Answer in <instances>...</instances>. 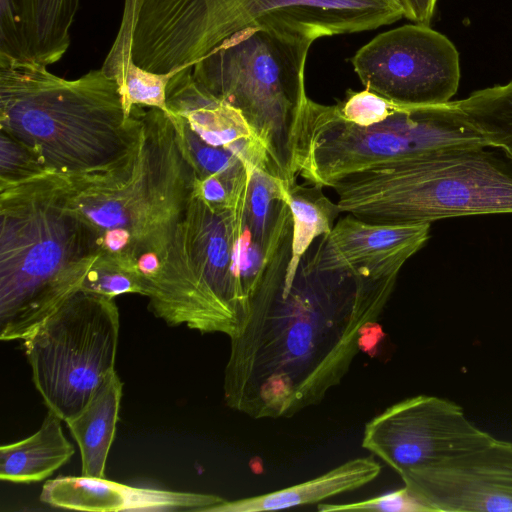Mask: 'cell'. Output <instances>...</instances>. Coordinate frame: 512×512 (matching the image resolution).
Returning a JSON list of instances; mask_svg holds the SVG:
<instances>
[{
	"label": "cell",
	"instance_id": "obj_20",
	"mask_svg": "<svg viewBox=\"0 0 512 512\" xmlns=\"http://www.w3.org/2000/svg\"><path fill=\"white\" fill-rule=\"evenodd\" d=\"M28 60L53 64L70 45L80 0H13Z\"/></svg>",
	"mask_w": 512,
	"mask_h": 512
},
{
	"label": "cell",
	"instance_id": "obj_29",
	"mask_svg": "<svg viewBox=\"0 0 512 512\" xmlns=\"http://www.w3.org/2000/svg\"><path fill=\"white\" fill-rule=\"evenodd\" d=\"M321 512L332 511H385V512H428L408 489L392 491L381 496L344 504H323L317 507Z\"/></svg>",
	"mask_w": 512,
	"mask_h": 512
},
{
	"label": "cell",
	"instance_id": "obj_22",
	"mask_svg": "<svg viewBox=\"0 0 512 512\" xmlns=\"http://www.w3.org/2000/svg\"><path fill=\"white\" fill-rule=\"evenodd\" d=\"M456 102L489 146L512 162V80L474 91Z\"/></svg>",
	"mask_w": 512,
	"mask_h": 512
},
{
	"label": "cell",
	"instance_id": "obj_24",
	"mask_svg": "<svg viewBox=\"0 0 512 512\" xmlns=\"http://www.w3.org/2000/svg\"><path fill=\"white\" fill-rule=\"evenodd\" d=\"M287 198L284 184L264 167L251 171L244 213L245 231L255 248L265 254L281 202Z\"/></svg>",
	"mask_w": 512,
	"mask_h": 512
},
{
	"label": "cell",
	"instance_id": "obj_3",
	"mask_svg": "<svg viewBox=\"0 0 512 512\" xmlns=\"http://www.w3.org/2000/svg\"><path fill=\"white\" fill-rule=\"evenodd\" d=\"M46 67L0 57L1 130L62 175L100 171L125 156L138 135L139 105L128 114L101 68L67 80Z\"/></svg>",
	"mask_w": 512,
	"mask_h": 512
},
{
	"label": "cell",
	"instance_id": "obj_4",
	"mask_svg": "<svg viewBox=\"0 0 512 512\" xmlns=\"http://www.w3.org/2000/svg\"><path fill=\"white\" fill-rule=\"evenodd\" d=\"M48 171L0 182V338L23 340L79 291L99 254Z\"/></svg>",
	"mask_w": 512,
	"mask_h": 512
},
{
	"label": "cell",
	"instance_id": "obj_7",
	"mask_svg": "<svg viewBox=\"0 0 512 512\" xmlns=\"http://www.w3.org/2000/svg\"><path fill=\"white\" fill-rule=\"evenodd\" d=\"M246 198L213 205L193 190L161 270L144 291L156 317L229 338L240 331L250 307L240 271Z\"/></svg>",
	"mask_w": 512,
	"mask_h": 512
},
{
	"label": "cell",
	"instance_id": "obj_2",
	"mask_svg": "<svg viewBox=\"0 0 512 512\" xmlns=\"http://www.w3.org/2000/svg\"><path fill=\"white\" fill-rule=\"evenodd\" d=\"M139 116L132 148L106 169L48 173L65 206L92 232L99 252L137 270L144 294L186 212L195 173L170 113L139 106Z\"/></svg>",
	"mask_w": 512,
	"mask_h": 512
},
{
	"label": "cell",
	"instance_id": "obj_16",
	"mask_svg": "<svg viewBox=\"0 0 512 512\" xmlns=\"http://www.w3.org/2000/svg\"><path fill=\"white\" fill-rule=\"evenodd\" d=\"M191 71L183 68L171 77L166 89L169 113L182 118L205 143L231 151L252 168L267 169L264 148L241 113L201 88Z\"/></svg>",
	"mask_w": 512,
	"mask_h": 512
},
{
	"label": "cell",
	"instance_id": "obj_19",
	"mask_svg": "<svg viewBox=\"0 0 512 512\" xmlns=\"http://www.w3.org/2000/svg\"><path fill=\"white\" fill-rule=\"evenodd\" d=\"M61 419L48 410L41 427L29 437L0 447V479L31 483L46 479L74 454Z\"/></svg>",
	"mask_w": 512,
	"mask_h": 512
},
{
	"label": "cell",
	"instance_id": "obj_13",
	"mask_svg": "<svg viewBox=\"0 0 512 512\" xmlns=\"http://www.w3.org/2000/svg\"><path fill=\"white\" fill-rule=\"evenodd\" d=\"M400 478L428 512H512V442L495 438Z\"/></svg>",
	"mask_w": 512,
	"mask_h": 512
},
{
	"label": "cell",
	"instance_id": "obj_30",
	"mask_svg": "<svg viewBox=\"0 0 512 512\" xmlns=\"http://www.w3.org/2000/svg\"><path fill=\"white\" fill-rule=\"evenodd\" d=\"M0 2V57L28 60L13 0Z\"/></svg>",
	"mask_w": 512,
	"mask_h": 512
},
{
	"label": "cell",
	"instance_id": "obj_21",
	"mask_svg": "<svg viewBox=\"0 0 512 512\" xmlns=\"http://www.w3.org/2000/svg\"><path fill=\"white\" fill-rule=\"evenodd\" d=\"M319 185L295 183L287 191L292 220V248L291 259L284 278V287H288L299 267V264L308 252L313 241L328 234L335 219L341 213L337 203L327 198Z\"/></svg>",
	"mask_w": 512,
	"mask_h": 512
},
{
	"label": "cell",
	"instance_id": "obj_14",
	"mask_svg": "<svg viewBox=\"0 0 512 512\" xmlns=\"http://www.w3.org/2000/svg\"><path fill=\"white\" fill-rule=\"evenodd\" d=\"M430 223L387 224L341 218L301 262L312 271L370 269L400 272L429 238Z\"/></svg>",
	"mask_w": 512,
	"mask_h": 512
},
{
	"label": "cell",
	"instance_id": "obj_28",
	"mask_svg": "<svg viewBox=\"0 0 512 512\" xmlns=\"http://www.w3.org/2000/svg\"><path fill=\"white\" fill-rule=\"evenodd\" d=\"M336 106L345 120L357 125H368L385 118L395 104L365 89L360 92L349 91L347 98Z\"/></svg>",
	"mask_w": 512,
	"mask_h": 512
},
{
	"label": "cell",
	"instance_id": "obj_15",
	"mask_svg": "<svg viewBox=\"0 0 512 512\" xmlns=\"http://www.w3.org/2000/svg\"><path fill=\"white\" fill-rule=\"evenodd\" d=\"M40 500L52 507L93 512L203 511L224 498L195 492L133 487L94 476H61L45 482Z\"/></svg>",
	"mask_w": 512,
	"mask_h": 512
},
{
	"label": "cell",
	"instance_id": "obj_26",
	"mask_svg": "<svg viewBox=\"0 0 512 512\" xmlns=\"http://www.w3.org/2000/svg\"><path fill=\"white\" fill-rule=\"evenodd\" d=\"M80 290L114 299L128 293L142 295L143 283L131 264L99 253L87 270Z\"/></svg>",
	"mask_w": 512,
	"mask_h": 512
},
{
	"label": "cell",
	"instance_id": "obj_8",
	"mask_svg": "<svg viewBox=\"0 0 512 512\" xmlns=\"http://www.w3.org/2000/svg\"><path fill=\"white\" fill-rule=\"evenodd\" d=\"M489 146L456 101L404 107L395 104L382 120L357 125L336 104L307 99L300 124L296 163L308 183L333 187L349 175L424 153L455 147Z\"/></svg>",
	"mask_w": 512,
	"mask_h": 512
},
{
	"label": "cell",
	"instance_id": "obj_12",
	"mask_svg": "<svg viewBox=\"0 0 512 512\" xmlns=\"http://www.w3.org/2000/svg\"><path fill=\"white\" fill-rule=\"evenodd\" d=\"M458 403L434 395L396 402L365 424L362 447L400 477L491 443Z\"/></svg>",
	"mask_w": 512,
	"mask_h": 512
},
{
	"label": "cell",
	"instance_id": "obj_23",
	"mask_svg": "<svg viewBox=\"0 0 512 512\" xmlns=\"http://www.w3.org/2000/svg\"><path fill=\"white\" fill-rule=\"evenodd\" d=\"M170 115L197 179L215 176L231 189L249 182L252 168L245 161L229 150L205 143L182 118Z\"/></svg>",
	"mask_w": 512,
	"mask_h": 512
},
{
	"label": "cell",
	"instance_id": "obj_25",
	"mask_svg": "<svg viewBox=\"0 0 512 512\" xmlns=\"http://www.w3.org/2000/svg\"><path fill=\"white\" fill-rule=\"evenodd\" d=\"M102 70L117 82L124 108L128 114L135 105L156 107L169 113L166 104V89L175 73L149 72L136 66L132 60Z\"/></svg>",
	"mask_w": 512,
	"mask_h": 512
},
{
	"label": "cell",
	"instance_id": "obj_9",
	"mask_svg": "<svg viewBox=\"0 0 512 512\" xmlns=\"http://www.w3.org/2000/svg\"><path fill=\"white\" fill-rule=\"evenodd\" d=\"M119 311L113 298L79 290L23 339L33 383L62 421L77 414L114 370Z\"/></svg>",
	"mask_w": 512,
	"mask_h": 512
},
{
	"label": "cell",
	"instance_id": "obj_5",
	"mask_svg": "<svg viewBox=\"0 0 512 512\" xmlns=\"http://www.w3.org/2000/svg\"><path fill=\"white\" fill-rule=\"evenodd\" d=\"M322 36L315 27L264 21L233 33L192 66L201 88L241 113L264 148L269 173L287 191L298 175L305 63Z\"/></svg>",
	"mask_w": 512,
	"mask_h": 512
},
{
	"label": "cell",
	"instance_id": "obj_10",
	"mask_svg": "<svg viewBox=\"0 0 512 512\" xmlns=\"http://www.w3.org/2000/svg\"><path fill=\"white\" fill-rule=\"evenodd\" d=\"M178 14L200 58L233 33L264 21L311 26L331 36L404 17L397 0H178Z\"/></svg>",
	"mask_w": 512,
	"mask_h": 512
},
{
	"label": "cell",
	"instance_id": "obj_11",
	"mask_svg": "<svg viewBox=\"0 0 512 512\" xmlns=\"http://www.w3.org/2000/svg\"><path fill=\"white\" fill-rule=\"evenodd\" d=\"M351 62L365 89L404 107L446 104L460 81L456 47L429 25H404L381 33Z\"/></svg>",
	"mask_w": 512,
	"mask_h": 512
},
{
	"label": "cell",
	"instance_id": "obj_6",
	"mask_svg": "<svg viewBox=\"0 0 512 512\" xmlns=\"http://www.w3.org/2000/svg\"><path fill=\"white\" fill-rule=\"evenodd\" d=\"M332 188L341 212L375 223L512 214V162L490 146L424 153L349 175Z\"/></svg>",
	"mask_w": 512,
	"mask_h": 512
},
{
	"label": "cell",
	"instance_id": "obj_17",
	"mask_svg": "<svg viewBox=\"0 0 512 512\" xmlns=\"http://www.w3.org/2000/svg\"><path fill=\"white\" fill-rule=\"evenodd\" d=\"M374 455L351 459L305 482L233 501L225 500L209 512H262L321 503L374 481L381 473Z\"/></svg>",
	"mask_w": 512,
	"mask_h": 512
},
{
	"label": "cell",
	"instance_id": "obj_31",
	"mask_svg": "<svg viewBox=\"0 0 512 512\" xmlns=\"http://www.w3.org/2000/svg\"><path fill=\"white\" fill-rule=\"evenodd\" d=\"M403 16L415 24L429 25L437 0H397Z\"/></svg>",
	"mask_w": 512,
	"mask_h": 512
},
{
	"label": "cell",
	"instance_id": "obj_18",
	"mask_svg": "<svg viewBox=\"0 0 512 512\" xmlns=\"http://www.w3.org/2000/svg\"><path fill=\"white\" fill-rule=\"evenodd\" d=\"M122 386L115 370L111 371L86 405L65 421L80 449L81 475L105 477L106 461L118 420Z\"/></svg>",
	"mask_w": 512,
	"mask_h": 512
},
{
	"label": "cell",
	"instance_id": "obj_1",
	"mask_svg": "<svg viewBox=\"0 0 512 512\" xmlns=\"http://www.w3.org/2000/svg\"><path fill=\"white\" fill-rule=\"evenodd\" d=\"M293 220L277 213L240 331L230 338L226 405L252 419L290 418L319 404L348 373L398 274L312 271L300 262L288 287Z\"/></svg>",
	"mask_w": 512,
	"mask_h": 512
},
{
	"label": "cell",
	"instance_id": "obj_27",
	"mask_svg": "<svg viewBox=\"0 0 512 512\" xmlns=\"http://www.w3.org/2000/svg\"><path fill=\"white\" fill-rule=\"evenodd\" d=\"M46 171L29 147L0 131V182L19 181Z\"/></svg>",
	"mask_w": 512,
	"mask_h": 512
}]
</instances>
